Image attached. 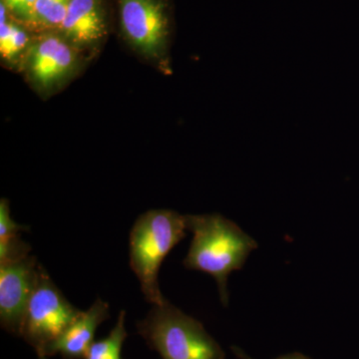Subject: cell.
<instances>
[{
	"label": "cell",
	"instance_id": "cell-16",
	"mask_svg": "<svg viewBox=\"0 0 359 359\" xmlns=\"http://www.w3.org/2000/svg\"><path fill=\"white\" fill-rule=\"evenodd\" d=\"M231 351H233V354L238 359H252L248 355L247 353H245L243 349H241L240 347L238 346H231ZM276 359H311L308 358V356L304 355L302 353H292L289 354H283V355H280V358Z\"/></svg>",
	"mask_w": 359,
	"mask_h": 359
},
{
	"label": "cell",
	"instance_id": "cell-2",
	"mask_svg": "<svg viewBox=\"0 0 359 359\" xmlns=\"http://www.w3.org/2000/svg\"><path fill=\"white\" fill-rule=\"evenodd\" d=\"M186 216L162 209L141 215L130 233V266L140 282L146 301L154 306L167 302L158 283L161 264L186 237Z\"/></svg>",
	"mask_w": 359,
	"mask_h": 359
},
{
	"label": "cell",
	"instance_id": "cell-4",
	"mask_svg": "<svg viewBox=\"0 0 359 359\" xmlns=\"http://www.w3.org/2000/svg\"><path fill=\"white\" fill-rule=\"evenodd\" d=\"M82 311L74 308L39 264L36 282L26 306L20 337L45 356V351Z\"/></svg>",
	"mask_w": 359,
	"mask_h": 359
},
{
	"label": "cell",
	"instance_id": "cell-10",
	"mask_svg": "<svg viewBox=\"0 0 359 359\" xmlns=\"http://www.w3.org/2000/svg\"><path fill=\"white\" fill-rule=\"evenodd\" d=\"M7 13L6 7L0 4V54L6 63L15 65L23 63L32 40L25 27L7 18Z\"/></svg>",
	"mask_w": 359,
	"mask_h": 359
},
{
	"label": "cell",
	"instance_id": "cell-1",
	"mask_svg": "<svg viewBox=\"0 0 359 359\" xmlns=\"http://www.w3.org/2000/svg\"><path fill=\"white\" fill-rule=\"evenodd\" d=\"M186 224L194 236L184 266L214 276L222 304L228 306L229 276L244 266L256 241L222 215H187Z\"/></svg>",
	"mask_w": 359,
	"mask_h": 359
},
{
	"label": "cell",
	"instance_id": "cell-14",
	"mask_svg": "<svg viewBox=\"0 0 359 359\" xmlns=\"http://www.w3.org/2000/svg\"><path fill=\"white\" fill-rule=\"evenodd\" d=\"M29 231V226L14 222L11 216L8 201L0 202V241L20 235L21 231Z\"/></svg>",
	"mask_w": 359,
	"mask_h": 359
},
{
	"label": "cell",
	"instance_id": "cell-17",
	"mask_svg": "<svg viewBox=\"0 0 359 359\" xmlns=\"http://www.w3.org/2000/svg\"><path fill=\"white\" fill-rule=\"evenodd\" d=\"M39 359H47V358H46V356L40 355V356H39Z\"/></svg>",
	"mask_w": 359,
	"mask_h": 359
},
{
	"label": "cell",
	"instance_id": "cell-11",
	"mask_svg": "<svg viewBox=\"0 0 359 359\" xmlns=\"http://www.w3.org/2000/svg\"><path fill=\"white\" fill-rule=\"evenodd\" d=\"M70 0H36L28 27L42 33L58 32Z\"/></svg>",
	"mask_w": 359,
	"mask_h": 359
},
{
	"label": "cell",
	"instance_id": "cell-13",
	"mask_svg": "<svg viewBox=\"0 0 359 359\" xmlns=\"http://www.w3.org/2000/svg\"><path fill=\"white\" fill-rule=\"evenodd\" d=\"M30 250L32 248L21 240L20 235L0 241V264L23 259L29 256Z\"/></svg>",
	"mask_w": 359,
	"mask_h": 359
},
{
	"label": "cell",
	"instance_id": "cell-6",
	"mask_svg": "<svg viewBox=\"0 0 359 359\" xmlns=\"http://www.w3.org/2000/svg\"><path fill=\"white\" fill-rule=\"evenodd\" d=\"M79 52L60 33L44 32L32 40L23 65L30 82L39 91L49 93L76 73Z\"/></svg>",
	"mask_w": 359,
	"mask_h": 359
},
{
	"label": "cell",
	"instance_id": "cell-12",
	"mask_svg": "<svg viewBox=\"0 0 359 359\" xmlns=\"http://www.w3.org/2000/svg\"><path fill=\"white\" fill-rule=\"evenodd\" d=\"M126 311H120L117 323L105 339L93 341L84 359H123L121 351L125 339L128 337L125 327Z\"/></svg>",
	"mask_w": 359,
	"mask_h": 359
},
{
	"label": "cell",
	"instance_id": "cell-9",
	"mask_svg": "<svg viewBox=\"0 0 359 359\" xmlns=\"http://www.w3.org/2000/svg\"><path fill=\"white\" fill-rule=\"evenodd\" d=\"M110 318L109 304L101 299L82 311L63 334L45 351V356L59 354L63 359H84L93 344L99 325Z\"/></svg>",
	"mask_w": 359,
	"mask_h": 359
},
{
	"label": "cell",
	"instance_id": "cell-5",
	"mask_svg": "<svg viewBox=\"0 0 359 359\" xmlns=\"http://www.w3.org/2000/svg\"><path fill=\"white\" fill-rule=\"evenodd\" d=\"M119 15L130 46L162 72H171L170 21L164 0H119Z\"/></svg>",
	"mask_w": 359,
	"mask_h": 359
},
{
	"label": "cell",
	"instance_id": "cell-3",
	"mask_svg": "<svg viewBox=\"0 0 359 359\" xmlns=\"http://www.w3.org/2000/svg\"><path fill=\"white\" fill-rule=\"evenodd\" d=\"M137 330L163 359H224L223 349L204 325L168 301L153 306Z\"/></svg>",
	"mask_w": 359,
	"mask_h": 359
},
{
	"label": "cell",
	"instance_id": "cell-7",
	"mask_svg": "<svg viewBox=\"0 0 359 359\" xmlns=\"http://www.w3.org/2000/svg\"><path fill=\"white\" fill-rule=\"evenodd\" d=\"M39 268L36 257L30 255L18 261L0 264V323L9 334L20 337Z\"/></svg>",
	"mask_w": 359,
	"mask_h": 359
},
{
	"label": "cell",
	"instance_id": "cell-8",
	"mask_svg": "<svg viewBox=\"0 0 359 359\" xmlns=\"http://www.w3.org/2000/svg\"><path fill=\"white\" fill-rule=\"evenodd\" d=\"M101 0H70L57 32L80 51L95 46L106 35Z\"/></svg>",
	"mask_w": 359,
	"mask_h": 359
},
{
	"label": "cell",
	"instance_id": "cell-15",
	"mask_svg": "<svg viewBox=\"0 0 359 359\" xmlns=\"http://www.w3.org/2000/svg\"><path fill=\"white\" fill-rule=\"evenodd\" d=\"M8 13L13 15L20 22L28 25L32 20L33 8L36 0H1Z\"/></svg>",
	"mask_w": 359,
	"mask_h": 359
}]
</instances>
